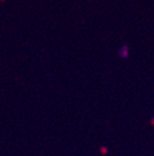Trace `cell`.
I'll return each instance as SVG.
<instances>
[{
    "label": "cell",
    "mask_w": 154,
    "mask_h": 156,
    "mask_svg": "<svg viewBox=\"0 0 154 156\" xmlns=\"http://www.w3.org/2000/svg\"><path fill=\"white\" fill-rule=\"evenodd\" d=\"M119 55L121 56L122 58H127L129 56V47L127 44H123L118 51Z\"/></svg>",
    "instance_id": "1"
},
{
    "label": "cell",
    "mask_w": 154,
    "mask_h": 156,
    "mask_svg": "<svg viewBox=\"0 0 154 156\" xmlns=\"http://www.w3.org/2000/svg\"><path fill=\"white\" fill-rule=\"evenodd\" d=\"M2 1H3V0H2Z\"/></svg>",
    "instance_id": "2"
}]
</instances>
